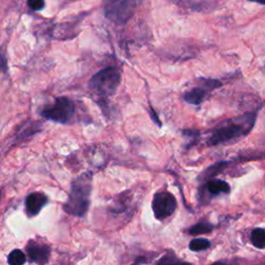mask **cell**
I'll list each match as a JSON object with an SVG mask.
<instances>
[{"label": "cell", "instance_id": "obj_21", "mask_svg": "<svg viewBox=\"0 0 265 265\" xmlns=\"http://www.w3.org/2000/svg\"><path fill=\"white\" fill-rule=\"evenodd\" d=\"M210 265H230V264H228L226 262H223V261H219V262H214V263H212Z\"/></svg>", "mask_w": 265, "mask_h": 265}, {"label": "cell", "instance_id": "obj_10", "mask_svg": "<svg viewBox=\"0 0 265 265\" xmlns=\"http://www.w3.org/2000/svg\"><path fill=\"white\" fill-rule=\"evenodd\" d=\"M206 96V89L201 88V87H196L193 88L192 90L188 91V93L185 95L184 98L185 101L188 102L189 104L192 105H200Z\"/></svg>", "mask_w": 265, "mask_h": 265}, {"label": "cell", "instance_id": "obj_1", "mask_svg": "<svg viewBox=\"0 0 265 265\" xmlns=\"http://www.w3.org/2000/svg\"><path fill=\"white\" fill-rule=\"evenodd\" d=\"M93 178L90 173H84L72 182L71 193L63 205V210L74 217H83L90 205V195L93 189Z\"/></svg>", "mask_w": 265, "mask_h": 265}, {"label": "cell", "instance_id": "obj_20", "mask_svg": "<svg viewBox=\"0 0 265 265\" xmlns=\"http://www.w3.org/2000/svg\"><path fill=\"white\" fill-rule=\"evenodd\" d=\"M248 1L256 2V3H259V4H262V5H265V0H248Z\"/></svg>", "mask_w": 265, "mask_h": 265}, {"label": "cell", "instance_id": "obj_14", "mask_svg": "<svg viewBox=\"0 0 265 265\" xmlns=\"http://www.w3.org/2000/svg\"><path fill=\"white\" fill-rule=\"evenodd\" d=\"M26 262V255L19 248H15L7 256L8 265H24Z\"/></svg>", "mask_w": 265, "mask_h": 265}, {"label": "cell", "instance_id": "obj_17", "mask_svg": "<svg viewBox=\"0 0 265 265\" xmlns=\"http://www.w3.org/2000/svg\"><path fill=\"white\" fill-rule=\"evenodd\" d=\"M225 163H220V164H218V165H214L213 166V167H211V168H209L208 170H207L206 171V177H211V176H214V175H217V174L224 168V167H225Z\"/></svg>", "mask_w": 265, "mask_h": 265}, {"label": "cell", "instance_id": "obj_8", "mask_svg": "<svg viewBox=\"0 0 265 265\" xmlns=\"http://www.w3.org/2000/svg\"><path fill=\"white\" fill-rule=\"evenodd\" d=\"M49 202L48 197L40 192L29 194L25 199V212L29 218L36 217Z\"/></svg>", "mask_w": 265, "mask_h": 265}, {"label": "cell", "instance_id": "obj_6", "mask_svg": "<svg viewBox=\"0 0 265 265\" xmlns=\"http://www.w3.org/2000/svg\"><path fill=\"white\" fill-rule=\"evenodd\" d=\"M246 134V127L239 123H230L228 126L215 130L209 138V145H219L236 139Z\"/></svg>", "mask_w": 265, "mask_h": 265}, {"label": "cell", "instance_id": "obj_12", "mask_svg": "<svg viewBox=\"0 0 265 265\" xmlns=\"http://www.w3.org/2000/svg\"><path fill=\"white\" fill-rule=\"evenodd\" d=\"M214 226L211 225L210 223L201 221L197 223L196 225L192 226L189 229V233L190 235H200V234H206V233H210V232L213 230Z\"/></svg>", "mask_w": 265, "mask_h": 265}, {"label": "cell", "instance_id": "obj_3", "mask_svg": "<svg viewBox=\"0 0 265 265\" xmlns=\"http://www.w3.org/2000/svg\"><path fill=\"white\" fill-rule=\"evenodd\" d=\"M76 113V106L68 97H58L53 105L44 108L40 115L44 118L61 124L69 123Z\"/></svg>", "mask_w": 265, "mask_h": 265}, {"label": "cell", "instance_id": "obj_11", "mask_svg": "<svg viewBox=\"0 0 265 265\" xmlns=\"http://www.w3.org/2000/svg\"><path fill=\"white\" fill-rule=\"evenodd\" d=\"M155 265H193V264L180 260L175 254L169 251L157 260Z\"/></svg>", "mask_w": 265, "mask_h": 265}, {"label": "cell", "instance_id": "obj_5", "mask_svg": "<svg viewBox=\"0 0 265 265\" xmlns=\"http://www.w3.org/2000/svg\"><path fill=\"white\" fill-rule=\"evenodd\" d=\"M152 211L156 220L164 221L170 218L177 208V201L168 190H161L152 199Z\"/></svg>", "mask_w": 265, "mask_h": 265}, {"label": "cell", "instance_id": "obj_13", "mask_svg": "<svg viewBox=\"0 0 265 265\" xmlns=\"http://www.w3.org/2000/svg\"><path fill=\"white\" fill-rule=\"evenodd\" d=\"M252 244L257 248H265V230L262 228H256L251 233Z\"/></svg>", "mask_w": 265, "mask_h": 265}, {"label": "cell", "instance_id": "obj_4", "mask_svg": "<svg viewBox=\"0 0 265 265\" xmlns=\"http://www.w3.org/2000/svg\"><path fill=\"white\" fill-rule=\"evenodd\" d=\"M136 11V0H107L105 5L106 18L111 22L126 24Z\"/></svg>", "mask_w": 265, "mask_h": 265}, {"label": "cell", "instance_id": "obj_7", "mask_svg": "<svg viewBox=\"0 0 265 265\" xmlns=\"http://www.w3.org/2000/svg\"><path fill=\"white\" fill-rule=\"evenodd\" d=\"M26 253L30 262L38 265H45L48 263L51 255V248L49 246L31 240L26 246Z\"/></svg>", "mask_w": 265, "mask_h": 265}, {"label": "cell", "instance_id": "obj_9", "mask_svg": "<svg viewBox=\"0 0 265 265\" xmlns=\"http://www.w3.org/2000/svg\"><path fill=\"white\" fill-rule=\"evenodd\" d=\"M206 189L211 195L228 194L230 192V186L226 181L221 179H211L206 185Z\"/></svg>", "mask_w": 265, "mask_h": 265}, {"label": "cell", "instance_id": "obj_16", "mask_svg": "<svg viewBox=\"0 0 265 265\" xmlns=\"http://www.w3.org/2000/svg\"><path fill=\"white\" fill-rule=\"evenodd\" d=\"M27 4L33 11H41L45 7V0H27Z\"/></svg>", "mask_w": 265, "mask_h": 265}, {"label": "cell", "instance_id": "obj_18", "mask_svg": "<svg viewBox=\"0 0 265 265\" xmlns=\"http://www.w3.org/2000/svg\"><path fill=\"white\" fill-rule=\"evenodd\" d=\"M146 262H147V260H146V257L141 256V257H138V258L136 259V261L134 262V264H132V265H141V264L146 263Z\"/></svg>", "mask_w": 265, "mask_h": 265}, {"label": "cell", "instance_id": "obj_19", "mask_svg": "<svg viewBox=\"0 0 265 265\" xmlns=\"http://www.w3.org/2000/svg\"><path fill=\"white\" fill-rule=\"evenodd\" d=\"M151 118L154 120V122L156 123V124H159V126L161 127L162 126V123H161V121H160V119H159V117H157V116L156 115H154V111L152 110V109H151Z\"/></svg>", "mask_w": 265, "mask_h": 265}, {"label": "cell", "instance_id": "obj_15", "mask_svg": "<svg viewBox=\"0 0 265 265\" xmlns=\"http://www.w3.org/2000/svg\"><path fill=\"white\" fill-rule=\"evenodd\" d=\"M211 246L210 242L208 239L205 238H195L193 240H190V243L189 244V248L192 252H202L209 248Z\"/></svg>", "mask_w": 265, "mask_h": 265}, {"label": "cell", "instance_id": "obj_2", "mask_svg": "<svg viewBox=\"0 0 265 265\" xmlns=\"http://www.w3.org/2000/svg\"><path fill=\"white\" fill-rule=\"evenodd\" d=\"M121 81L117 68H106L97 72L89 81V89L101 99H107L115 95Z\"/></svg>", "mask_w": 265, "mask_h": 265}]
</instances>
